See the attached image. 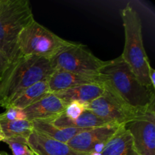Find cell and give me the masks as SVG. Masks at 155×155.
Returning <instances> with one entry per match:
<instances>
[{
  "instance_id": "obj_1",
  "label": "cell",
  "mask_w": 155,
  "mask_h": 155,
  "mask_svg": "<svg viewBox=\"0 0 155 155\" xmlns=\"http://www.w3.org/2000/svg\"><path fill=\"white\" fill-rule=\"evenodd\" d=\"M101 74L104 84L126 104L144 114L155 112V89L142 85L120 56L107 61Z\"/></svg>"
},
{
  "instance_id": "obj_2",
  "label": "cell",
  "mask_w": 155,
  "mask_h": 155,
  "mask_svg": "<svg viewBox=\"0 0 155 155\" xmlns=\"http://www.w3.org/2000/svg\"><path fill=\"white\" fill-rule=\"evenodd\" d=\"M54 71L51 59L19 55L0 79V107L6 108L23 91L48 79Z\"/></svg>"
},
{
  "instance_id": "obj_3",
  "label": "cell",
  "mask_w": 155,
  "mask_h": 155,
  "mask_svg": "<svg viewBox=\"0 0 155 155\" xmlns=\"http://www.w3.org/2000/svg\"><path fill=\"white\" fill-rule=\"evenodd\" d=\"M121 18L125 33V44L121 58L142 85L153 88L148 79L151 65L144 46L140 16L136 9L128 4L121 11Z\"/></svg>"
},
{
  "instance_id": "obj_4",
  "label": "cell",
  "mask_w": 155,
  "mask_h": 155,
  "mask_svg": "<svg viewBox=\"0 0 155 155\" xmlns=\"http://www.w3.org/2000/svg\"><path fill=\"white\" fill-rule=\"evenodd\" d=\"M33 19L28 0H0V49L10 63L19 56L20 33Z\"/></svg>"
},
{
  "instance_id": "obj_5",
  "label": "cell",
  "mask_w": 155,
  "mask_h": 155,
  "mask_svg": "<svg viewBox=\"0 0 155 155\" xmlns=\"http://www.w3.org/2000/svg\"><path fill=\"white\" fill-rule=\"evenodd\" d=\"M71 42L61 38L33 19L20 33L19 55L51 59Z\"/></svg>"
},
{
  "instance_id": "obj_6",
  "label": "cell",
  "mask_w": 155,
  "mask_h": 155,
  "mask_svg": "<svg viewBox=\"0 0 155 155\" xmlns=\"http://www.w3.org/2000/svg\"><path fill=\"white\" fill-rule=\"evenodd\" d=\"M54 71H64L86 76H101L107 61L97 58L84 45L71 42L51 58Z\"/></svg>"
},
{
  "instance_id": "obj_7",
  "label": "cell",
  "mask_w": 155,
  "mask_h": 155,
  "mask_svg": "<svg viewBox=\"0 0 155 155\" xmlns=\"http://www.w3.org/2000/svg\"><path fill=\"white\" fill-rule=\"evenodd\" d=\"M104 86L105 91L103 95L87 104V110L93 112L98 117L114 125L126 126L133 121L146 117L151 114H144L132 108L105 85Z\"/></svg>"
},
{
  "instance_id": "obj_8",
  "label": "cell",
  "mask_w": 155,
  "mask_h": 155,
  "mask_svg": "<svg viewBox=\"0 0 155 155\" xmlns=\"http://www.w3.org/2000/svg\"><path fill=\"white\" fill-rule=\"evenodd\" d=\"M139 155H155V112L126 125Z\"/></svg>"
},
{
  "instance_id": "obj_9",
  "label": "cell",
  "mask_w": 155,
  "mask_h": 155,
  "mask_svg": "<svg viewBox=\"0 0 155 155\" xmlns=\"http://www.w3.org/2000/svg\"><path fill=\"white\" fill-rule=\"evenodd\" d=\"M120 127L121 126L107 125L83 130L76 135L67 144L74 151L89 154L98 143L108 142Z\"/></svg>"
},
{
  "instance_id": "obj_10",
  "label": "cell",
  "mask_w": 155,
  "mask_h": 155,
  "mask_svg": "<svg viewBox=\"0 0 155 155\" xmlns=\"http://www.w3.org/2000/svg\"><path fill=\"white\" fill-rule=\"evenodd\" d=\"M67 104L54 94L49 93L24 110L26 119L31 121L51 120L64 113Z\"/></svg>"
},
{
  "instance_id": "obj_11",
  "label": "cell",
  "mask_w": 155,
  "mask_h": 155,
  "mask_svg": "<svg viewBox=\"0 0 155 155\" xmlns=\"http://www.w3.org/2000/svg\"><path fill=\"white\" fill-rule=\"evenodd\" d=\"M103 75L98 77L74 74L64 71H54L48 78L51 93H56L75 86L88 83H103Z\"/></svg>"
},
{
  "instance_id": "obj_12",
  "label": "cell",
  "mask_w": 155,
  "mask_h": 155,
  "mask_svg": "<svg viewBox=\"0 0 155 155\" xmlns=\"http://www.w3.org/2000/svg\"><path fill=\"white\" fill-rule=\"evenodd\" d=\"M27 142L37 155H89L74 151L67 143L54 140L34 131L27 139Z\"/></svg>"
},
{
  "instance_id": "obj_13",
  "label": "cell",
  "mask_w": 155,
  "mask_h": 155,
  "mask_svg": "<svg viewBox=\"0 0 155 155\" xmlns=\"http://www.w3.org/2000/svg\"><path fill=\"white\" fill-rule=\"evenodd\" d=\"M104 91V83H95L80 85L53 94L67 104L72 101H80L88 104L102 95Z\"/></svg>"
},
{
  "instance_id": "obj_14",
  "label": "cell",
  "mask_w": 155,
  "mask_h": 155,
  "mask_svg": "<svg viewBox=\"0 0 155 155\" xmlns=\"http://www.w3.org/2000/svg\"><path fill=\"white\" fill-rule=\"evenodd\" d=\"M101 155H139L134 145L133 137L126 126L118 128L109 139Z\"/></svg>"
},
{
  "instance_id": "obj_15",
  "label": "cell",
  "mask_w": 155,
  "mask_h": 155,
  "mask_svg": "<svg viewBox=\"0 0 155 155\" xmlns=\"http://www.w3.org/2000/svg\"><path fill=\"white\" fill-rule=\"evenodd\" d=\"M49 121L56 127H69V128H77L88 130V129L96 128L107 125H114L107 122L104 120L98 117L96 114L89 110H86L76 120H70L65 117L63 114L58 116ZM117 126V125H116Z\"/></svg>"
},
{
  "instance_id": "obj_16",
  "label": "cell",
  "mask_w": 155,
  "mask_h": 155,
  "mask_svg": "<svg viewBox=\"0 0 155 155\" xmlns=\"http://www.w3.org/2000/svg\"><path fill=\"white\" fill-rule=\"evenodd\" d=\"M33 131L58 142L68 143L76 135L83 131V129L56 127L49 121H33ZM89 130V129H88Z\"/></svg>"
},
{
  "instance_id": "obj_17",
  "label": "cell",
  "mask_w": 155,
  "mask_h": 155,
  "mask_svg": "<svg viewBox=\"0 0 155 155\" xmlns=\"http://www.w3.org/2000/svg\"><path fill=\"white\" fill-rule=\"evenodd\" d=\"M49 93L51 92L48 87V79H45L23 91L11 101L8 107H15L21 110H24Z\"/></svg>"
},
{
  "instance_id": "obj_18",
  "label": "cell",
  "mask_w": 155,
  "mask_h": 155,
  "mask_svg": "<svg viewBox=\"0 0 155 155\" xmlns=\"http://www.w3.org/2000/svg\"><path fill=\"white\" fill-rule=\"evenodd\" d=\"M5 138L22 137L28 139L33 132V122L28 120L0 122Z\"/></svg>"
},
{
  "instance_id": "obj_19",
  "label": "cell",
  "mask_w": 155,
  "mask_h": 155,
  "mask_svg": "<svg viewBox=\"0 0 155 155\" xmlns=\"http://www.w3.org/2000/svg\"><path fill=\"white\" fill-rule=\"evenodd\" d=\"M3 142L8 145L13 155H37L31 149L25 138H5Z\"/></svg>"
},
{
  "instance_id": "obj_20",
  "label": "cell",
  "mask_w": 155,
  "mask_h": 155,
  "mask_svg": "<svg viewBox=\"0 0 155 155\" xmlns=\"http://www.w3.org/2000/svg\"><path fill=\"white\" fill-rule=\"evenodd\" d=\"M87 110V104L80 101H72L67 104L63 114L70 120H76Z\"/></svg>"
},
{
  "instance_id": "obj_21",
  "label": "cell",
  "mask_w": 155,
  "mask_h": 155,
  "mask_svg": "<svg viewBox=\"0 0 155 155\" xmlns=\"http://www.w3.org/2000/svg\"><path fill=\"white\" fill-rule=\"evenodd\" d=\"M22 120H27L24 110L15 107H6L4 113L0 114V122Z\"/></svg>"
},
{
  "instance_id": "obj_22",
  "label": "cell",
  "mask_w": 155,
  "mask_h": 155,
  "mask_svg": "<svg viewBox=\"0 0 155 155\" xmlns=\"http://www.w3.org/2000/svg\"><path fill=\"white\" fill-rule=\"evenodd\" d=\"M9 64H10V62H9L8 59L0 49V79L2 77L3 74L8 69Z\"/></svg>"
},
{
  "instance_id": "obj_23",
  "label": "cell",
  "mask_w": 155,
  "mask_h": 155,
  "mask_svg": "<svg viewBox=\"0 0 155 155\" xmlns=\"http://www.w3.org/2000/svg\"><path fill=\"white\" fill-rule=\"evenodd\" d=\"M148 79L151 86L155 89V70L152 67H151L148 71Z\"/></svg>"
},
{
  "instance_id": "obj_24",
  "label": "cell",
  "mask_w": 155,
  "mask_h": 155,
  "mask_svg": "<svg viewBox=\"0 0 155 155\" xmlns=\"http://www.w3.org/2000/svg\"><path fill=\"white\" fill-rule=\"evenodd\" d=\"M5 139V136L4 133L2 131V129L1 127V125H0V142H3Z\"/></svg>"
},
{
  "instance_id": "obj_25",
  "label": "cell",
  "mask_w": 155,
  "mask_h": 155,
  "mask_svg": "<svg viewBox=\"0 0 155 155\" xmlns=\"http://www.w3.org/2000/svg\"><path fill=\"white\" fill-rule=\"evenodd\" d=\"M0 155H9L7 152L5 151H0Z\"/></svg>"
}]
</instances>
